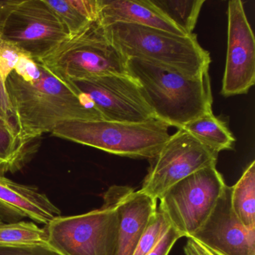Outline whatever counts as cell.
<instances>
[{"instance_id": "cell-1", "label": "cell", "mask_w": 255, "mask_h": 255, "mask_svg": "<svg viewBox=\"0 0 255 255\" xmlns=\"http://www.w3.org/2000/svg\"><path fill=\"white\" fill-rule=\"evenodd\" d=\"M38 69L29 77L14 71L5 83L22 138L40 139L66 122L104 120L83 94L52 74L38 59Z\"/></svg>"}, {"instance_id": "cell-2", "label": "cell", "mask_w": 255, "mask_h": 255, "mask_svg": "<svg viewBox=\"0 0 255 255\" xmlns=\"http://www.w3.org/2000/svg\"><path fill=\"white\" fill-rule=\"evenodd\" d=\"M127 65L155 119L168 126L182 129L191 121L213 112L209 71L193 77L136 58L128 59Z\"/></svg>"}, {"instance_id": "cell-3", "label": "cell", "mask_w": 255, "mask_h": 255, "mask_svg": "<svg viewBox=\"0 0 255 255\" xmlns=\"http://www.w3.org/2000/svg\"><path fill=\"white\" fill-rule=\"evenodd\" d=\"M102 28L107 39L128 59L136 58L160 64L193 77L209 71L210 53L200 45L195 34L181 36L124 23Z\"/></svg>"}, {"instance_id": "cell-4", "label": "cell", "mask_w": 255, "mask_h": 255, "mask_svg": "<svg viewBox=\"0 0 255 255\" xmlns=\"http://www.w3.org/2000/svg\"><path fill=\"white\" fill-rule=\"evenodd\" d=\"M168 128L156 119L139 124L71 121L58 125L52 135L118 156L150 159L169 139Z\"/></svg>"}, {"instance_id": "cell-5", "label": "cell", "mask_w": 255, "mask_h": 255, "mask_svg": "<svg viewBox=\"0 0 255 255\" xmlns=\"http://www.w3.org/2000/svg\"><path fill=\"white\" fill-rule=\"evenodd\" d=\"M38 60L65 83L104 76H129L128 58L107 39L98 22L68 37Z\"/></svg>"}, {"instance_id": "cell-6", "label": "cell", "mask_w": 255, "mask_h": 255, "mask_svg": "<svg viewBox=\"0 0 255 255\" xmlns=\"http://www.w3.org/2000/svg\"><path fill=\"white\" fill-rule=\"evenodd\" d=\"M0 37L26 56L41 59L69 36L44 0L0 1Z\"/></svg>"}, {"instance_id": "cell-7", "label": "cell", "mask_w": 255, "mask_h": 255, "mask_svg": "<svg viewBox=\"0 0 255 255\" xmlns=\"http://www.w3.org/2000/svg\"><path fill=\"white\" fill-rule=\"evenodd\" d=\"M101 208L54 219L44 228L47 242L62 255H115L119 219L115 203L105 192Z\"/></svg>"}, {"instance_id": "cell-8", "label": "cell", "mask_w": 255, "mask_h": 255, "mask_svg": "<svg viewBox=\"0 0 255 255\" xmlns=\"http://www.w3.org/2000/svg\"><path fill=\"white\" fill-rule=\"evenodd\" d=\"M225 186L216 165L202 168L169 188L158 209L182 237L189 238L204 225Z\"/></svg>"}, {"instance_id": "cell-9", "label": "cell", "mask_w": 255, "mask_h": 255, "mask_svg": "<svg viewBox=\"0 0 255 255\" xmlns=\"http://www.w3.org/2000/svg\"><path fill=\"white\" fill-rule=\"evenodd\" d=\"M217 152L183 129L170 135L160 151L150 160L139 192L159 200L171 186L193 173L216 165Z\"/></svg>"}, {"instance_id": "cell-10", "label": "cell", "mask_w": 255, "mask_h": 255, "mask_svg": "<svg viewBox=\"0 0 255 255\" xmlns=\"http://www.w3.org/2000/svg\"><path fill=\"white\" fill-rule=\"evenodd\" d=\"M66 83L84 95L104 120L139 124L155 119L139 86L130 76H104Z\"/></svg>"}, {"instance_id": "cell-11", "label": "cell", "mask_w": 255, "mask_h": 255, "mask_svg": "<svg viewBox=\"0 0 255 255\" xmlns=\"http://www.w3.org/2000/svg\"><path fill=\"white\" fill-rule=\"evenodd\" d=\"M228 50L221 93L247 94L255 83V39L241 0L228 6Z\"/></svg>"}, {"instance_id": "cell-12", "label": "cell", "mask_w": 255, "mask_h": 255, "mask_svg": "<svg viewBox=\"0 0 255 255\" xmlns=\"http://www.w3.org/2000/svg\"><path fill=\"white\" fill-rule=\"evenodd\" d=\"M232 186H225L204 225L192 236L219 255H255V228L237 219L231 205Z\"/></svg>"}, {"instance_id": "cell-13", "label": "cell", "mask_w": 255, "mask_h": 255, "mask_svg": "<svg viewBox=\"0 0 255 255\" xmlns=\"http://www.w3.org/2000/svg\"><path fill=\"white\" fill-rule=\"evenodd\" d=\"M107 194L116 206L119 219L115 255H132L150 218L157 210V200L125 186H113Z\"/></svg>"}, {"instance_id": "cell-14", "label": "cell", "mask_w": 255, "mask_h": 255, "mask_svg": "<svg viewBox=\"0 0 255 255\" xmlns=\"http://www.w3.org/2000/svg\"><path fill=\"white\" fill-rule=\"evenodd\" d=\"M61 210L36 187L20 184L0 175V219L11 222L29 218L47 225L60 217Z\"/></svg>"}, {"instance_id": "cell-15", "label": "cell", "mask_w": 255, "mask_h": 255, "mask_svg": "<svg viewBox=\"0 0 255 255\" xmlns=\"http://www.w3.org/2000/svg\"><path fill=\"white\" fill-rule=\"evenodd\" d=\"M98 5L99 14L97 22L100 26H110L116 23H130L161 29L181 36L188 35L152 0H98Z\"/></svg>"}, {"instance_id": "cell-16", "label": "cell", "mask_w": 255, "mask_h": 255, "mask_svg": "<svg viewBox=\"0 0 255 255\" xmlns=\"http://www.w3.org/2000/svg\"><path fill=\"white\" fill-rule=\"evenodd\" d=\"M39 143V139H24L14 126L0 120V175L20 171L35 154Z\"/></svg>"}, {"instance_id": "cell-17", "label": "cell", "mask_w": 255, "mask_h": 255, "mask_svg": "<svg viewBox=\"0 0 255 255\" xmlns=\"http://www.w3.org/2000/svg\"><path fill=\"white\" fill-rule=\"evenodd\" d=\"M182 129L218 153L234 148V135L227 124L215 116L213 112L191 121Z\"/></svg>"}, {"instance_id": "cell-18", "label": "cell", "mask_w": 255, "mask_h": 255, "mask_svg": "<svg viewBox=\"0 0 255 255\" xmlns=\"http://www.w3.org/2000/svg\"><path fill=\"white\" fill-rule=\"evenodd\" d=\"M231 205L237 219L248 228H255V162L252 161L232 186Z\"/></svg>"}, {"instance_id": "cell-19", "label": "cell", "mask_w": 255, "mask_h": 255, "mask_svg": "<svg viewBox=\"0 0 255 255\" xmlns=\"http://www.w3.org/2000/svg\"><path fill=\"white\" fill-rule=\"evenodd\" d=\"M186 35L193 34L205 0H152Z\"/></svg>"}, {"instance_id": "cell-20", "label": "cell", "mask_w": 255, "mask_h": 255, "mask_svg": "<svg viewBox=\"0 0 255 255\" xmlns=\"http://www.w3.org/2000/svg\"><path fill=\"white\" fill-rule=\"evenodd\" d=\"M44 228L32 222L0 224V247L30 246L47 243Z\"/></svg>"}, {"instance_id": "cell-21", "label": "cell", "mask_w": 255, "mask_h": 255, "mask_svg": "<svg viewBox=\"0 0 255 255\" xmlns=\"http://www.w3.org/2000/svg\"><path fill=\"white\" fill-rule=\"evenodd\" d=\"M45 3L56 13L68 29L69 36H74L89 27L92 22L82 15L69 0H44Z\"/></svg>"}, {"instance_id": "cell-22", "label": "cell", "mask_w": 255, "mask_h": 255, "mask_svg": "<svg viewBox=\"0 0 255 255\" xmlns=\"http://www.w3.org/2000/svg\"><path fill=\"white\" fill-rule=\"evenodd\" d=\"M171 227L163 213L158 209L150 218L145 230L138 240L132 255H146L150 252Z\"/></svg>"}, {"instance_id": "cell-23", "label": "cell", "mask_w": 255, "mask_h": 255, "mask_svg": "<svg viewBox=\"0 0 255 255\" xmlns=\"http://www.w3.org/2000/svg\"><path fill=\"white\" fill-rule=\"evenodd\" d=\"M23 56H25L24 53L15 46L0 37V74L4 85Z\"/></svg>"}, {"instance_id": "cell-24", "label": "cell", "mask_w": 255, "mask_h": 255, "mask_svg": "<svg viewBox=\"0 0 255 255\" xmlns=\"http://www.w3.org/2000/svg\"><path fill=\"white\" fill-rule=\"evenodd\" d=\"M0 255H62L48 243L0 247Z\"/></svg>"}, {"instance_id": "cell-25", "label": "cell", "mask_w": 255, "mask_h": 255, "mask_svg": "<svg viewBox=\"0 0 255 255\" xmlns=\"http://www.w3.org/2000/svg\"><path fill=\"white\" fill-rule=\"evenodd\" d=\"M182 236L172 227H170L157 244L146 255H168L170 251Z\"/></svg>"}, {"instance_id": "cell-26", "label": "cell", "mask_w": 255, "mask_h": 255, "mask_svg": "<svg viewBox=\"0 0 255 255\" xmlns=\"http://www.w3.org/2000/svg\"><path fill=\"white\" fill-rule=\"evenodd\" d=\"M0 120L8 122L16 128L15 119L5 85L0 74Z\"/></svg>"}, {"instance_id": "cell-27", "label": "cell", "mask_w": 255, "mask_h": 255, "mask_svg": "<svg viewBox=\"0 0 255 255\" xmlns=\"http://www.w3.org/2000/svg\"><path fill=\"white\" fill-rule=\"evenodd\" d=\"M187 242L184 246V252L186 255H219L216 252L210 250L206 246L192 237L187 238Z\"/></svg>"}, {"instance_id": "cell-28", "label": "cell", "mask_w": 255, "mask_h": 255, "mask_svg": "<svg viewBox=\"0 0 255 255\" xmlns=\"http://www.w3.org/2000/svg\"><path fill=\"white\" fill-rule=\"evenodd\" d=\"M2 223H3V222H2V220H1V219H0V224Z\"/></svg>"}]
</instances>
